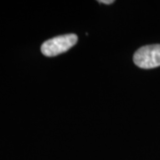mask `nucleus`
Listing matches in <instances>:
<instances>
[{
	"instance_id": "3",
	"label": "nucleus",
	"mask_w": 160,
	"mask_h": 160,
	"mask_svg": "<svg viewBox=\"0 0 160 160\" xmlns=\"http://www.w3.org/2000/svg\"><path fill=\"white\" fill-rule=\"evenodd\" d=\"M114 2V0H100V1H99V3H101V4H105V5H111V4H113Z\"/></svg>"
},
{
	"instance_id": "1",
	"label": "nucleus",
	"mask_w": 160,
	"mask_h": 160,
	"mask_svg": "<svg viewBox=\"0 0 160 160\" xmlns=\"http://www.w3.org/2000/svg\"><path fill=\"white\" fill-rule=\"evenodd\" d=\"M78 36L67 34L58 36L46 41L41 46L42 53L47 57H54L59 54L69 51L77 44Z\"/></svg>"
},
{
	"instance_id": "2",
	"label": "nucleus",
	"mask_w": 160,
	"mask_h": 160,
	"mask_svg": "<svg viewBox=\"0 0 160 160\" xmlns=\"http://www.w3.org/2000/svg\"><path fill=\"white\" fill-rule=\"evenodd\" d=\"M133 62L141 69H154L160 66V45L141 47L133 55Z\"/></svg>"
}]
</instances>
